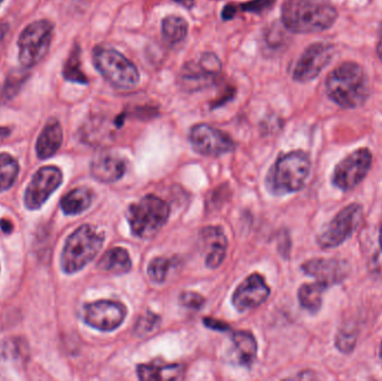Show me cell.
<instances>
[{"label":"cell","mask_w":382,"mask_h":381,"mask_svg":"<svg viewBox=\"0 0 382 381\" xmlns=\"http://www.w3.org/2000/svg\"><path fill=\"white\" fill-rule=\"evenodd\" d=\"M337 10L330 0H286L282 7V21L289 32L320 33L337 19Z\"/></svg>","instance_id":"cell-1"},{"label":"cell","mask_w":382,"mask_h":381,"mask_svg":"<svg viewBox=\"0 0 382 381\" xmlns=\"http://www.w3.org/2000/svg\"><path fill=\"white\" fill-rule=\"evenodd\" d=\"M326 91L332 101L342 108H358L369 95V80L359 64L343 63L326 78Z\"/></svg>","instance_id":"cell-2"},{"label":"cell","mask_w":382,"mask_h":381,"mask_svg":"<svg viewBox=\"0 0 382 381\" xmlns=\"http://www.w3.org/2000/svg\"><path fill=\"white\" fill-rule=\"evenodd\" d=\"M310 170L311 161L307 153L293 151L284 154L268 174V188L277 195L298 192L307 183Z\"/></svg>","instance_id":"cell-3"},{"label":"cell","mask_w":382,"mask_h":381,"mask_svg":"<svg viewBox=\"0 0 382 381\" xmlns=\"http://www.w3.org/2000/svg\"><path fill=\"white\" fill-rule=\"evenodd\" d=\"M104 243V236L93 226L83 225L67 238L60 264L67 274L76 273L93 261Z\"/></svg>","instance_id":"cell-4"},{"label":"cell","mask_w":382,"mask_h":381,"mask_svg":"<svg viewBox=\"0 0 382 381\" xmlns=\"http://www.w3.org/2000/svg\"><path fill=\"white\" fill-rule=\"evenodd\" d=\"M92 58L95 69L112 86L129 90L138 85L140 74L136 65L115 48L97 46Z\"/></svg>","instance_id":"cell-5"},{"label":"cell","mask_w":382,"mask_h":381,"mask_svg":"<svg viewBox=\"0 0 382 381\" xmlns=\"http://www.w3.org/2000/svg\"><path fill=\"white\" fill-rule=\"evenodd\" d=\"M170 215L166 201L157 196L147 195L131 205L128 220L133 235L139 238H152L163 229Z\"/></svg>","instance_id":"cell-6"},{"label":"cell","mask_w":382,"mask_h":381,"mask_svg":"<svg viewBox=\"0 0 382 381\" xmlns=\"http://www.w3.org/2000/svg\"><path fill=\"white\" fill-rule=\"evenodd\" d=\"M54 25L46 19L34 21L21 32L19 42V62L25 69L40 64L51 47Z\"/></svg>","instance_id":"cell-7"},{"label":"cell","mask_w":382,"mask_h":381,"mask_svg":"<svg viewBox=\"0 0 382 381\" xmlns=\"http://www.w3.org/2000/svg\"><path fill=\"white\" fill-rule=\"evenodd\" d=\"M363 218L361 205L351 204L335 215L328 227L318 238V243L322 249L340 246L358 229Z\"/></svg>","instance_id":"cell-8"},{"label":"cell","mask_w":382,"mask_h":381,"mask_svg":"<svg viewBox=\"0 0 382 381\" xmlns=\"http://www.w3.org/2000/svg\"><path fill=\"white\" fill-rule=\"evenodd\" d=\"M222 72V62L217 55L205 53L197 60L187 63L180 71L179 83L184 90L198 91L214 84Z\"/></svg>","instance_id":"cell-9"},{"label":"cell","mask_w":382,"mask_h":381,"mask_svg":"<svg viewBox=\"0 0 382 381\" xmlns=\"http://www.w3.org/2000/svg\"><path fill=\"white\" fill-rule=\"evenodd\" d=\"M372 165V154L366 148L355 151L335 167L332 177L334 186L348 192L363 181Z\"/></svg>","instance_id":"cell-10"},{"label":"cell","mask_w":382,"mask_h":381,"mask_svg":"<svg viewBox=\"0 0 382 381\" xmlns=\"http://www.w3.org/2000/svg\"><path fill=\"white\" fill-rule=\"evenodd\" d=\"M189 139L193 150L202 156H222L235 149V142L227 133L205 124L193 126Z\"/></svg>","instance_id":"cell-11"},{"label":"cell","mask_w":382,"mask_h":381,"mask_svg":"<svg viewBox=\"0 0 382 381\" xmlns=\"http://www.w3.org/2000/svg\"><path fill=\"white\" fill-rule=\"evenodd\" d=\"M127 308L117 301L102 300L84 306L85 323L101 331L115 330L127 316Z\"/></svg>","instance_id":"cell-12"},{"label":"cell","mask_w":382,"mask_h":381,"mask_svg":"<svg viewBox=\"0 0 382 381\" xmlns=\"http://www.w3.org/2000/svg\"><path fill=\"white\" fill-rule=\"evenodd\" d=\"M63 181L62 172L58 167H44L35 174L25 192V205L28 209H40L51 194Z\"/></svg>","instance_id":"cell-13"},{"label":"cell","mask_w":382,"mask_h":381,"mask_svg":"<svg viewBox=\"0 0 382 381\" xmlns=\"http://www.w3.org/2000/svg\"><path fill=\"white\" fill-rule=\"evenodd\" d=\"M334 47L328 43H315L304 51L295 65L293 78L295 81H312L333 58Z\"/></svg>","instance_id":"cell-14"},{"label":"cell","mask_w":382,"mask_h":381,"mask_svg":"<svg viewBox=\"0 0 382 381\" xmlns=\"http://www.w3.org/2000/svg\"><path fill=\"white\" fill-rule=\"evenodd\" d=\"M302 270L329 288L346 279L349 266L346 261L337 258H313L302 265Z\"/></svg>","instance_id":"cell-15"},{"label":"cell","mask_w":382,"mask_h":381,"mask_svg":"<svg viewBox=\"0 0 382 381\" xmlns=\"http://www.w3.org/2000/svg\"><path fill=\"white\" fill-rule=\"evenodd\" d=\"M271 295V290L261 274H252L236 288L232 295V304L239 312L255 309L264 303Z\"/></svg>","instance_id":"cell-16"},{"label":"cell","mask_w":382,"mask_h":381,"mask_svg":"<svg viewBox=\"0 0 382 381\" xmlns=\"http://www.w3.org/2000/svg\"><path fill=\"white\" fill-rule=\"evenodd\" d=\"M127 169V165L121 157L115 153H103L97 157L91 165V172L97 181L111 183L118 181Z\"/></svg>","instance_id":"cell-17"},{"label":"cell","mask_w":382,"mask_h":381,"mask_svg":"<svg viewBox=\"0 0 382 381\" xmlns=\"http://www.w3.org/2000/svg\"><path fill=\"white\" fill-rule=\"evenodd\" d=\"M202 238L207 249L206 265L216 268L222 264L227 252V238L223 229L217 226H209L202 229Z\"/></svg>","instance_id":"cell-18"},{"label":"cell","mask_w":382,"mask_h":381,"mask_svg":"<svg viewBox=\"0 0 382 381\" xmlns=\"http://www.w3.org/2000/svg\"><path fill=\"white\" fill-rule=\"evenodd\" d=\"M63 142V130L56 119L51 120L44 126L37 139L36 153L40 159H49L58 152Z\"/></svg>","instance_id":"cell-19"},{"label":"cell","mask_w":382,"mask_h":381,"mask_svg":"<svg viewBox=\"0 0 382 381\" xmlns=\"http://www.w3.org/2000/svg\"><path fill=\"white\" fill-rule=\"evenodd\" d=\"M141 380H180L184 377V367L180 363H147L136 368Z\"/></svg>","instance_id":"cell-20"},{"label":"cell","mask_w":382,"mask_h":381,"mask_svg":"<svg viewBox=\"0 0 382 381\" xmlns=\"http://www.w3.org/2000/svg\"><path fill=\"white\" fill-rule=\"evenodd\" d=\"M99 270L113 274H126L131 270L129 253L122 247L108 249L97 264Z\"/></svg>","instance_id":"cell-21"},{"label":"cell","mask_w":382,"mask_h":381,"mask_svg":"<svg viewBox=\"0 0 382 381\" xmlns=\"http://www.w3.org/2000/svg\"><path fill=\"white\" fill-rule=\"evenodd\" d=\"M93 201V192L88 188H76L64 196L60 207L67 215H77L88 209Z\"/></svg>","instance_id":"cell-22"},{"label":"cell","mask_w":382,"mask_h":381,"mask_svg":"<svg viewBox=\"0 0 382 381\" xmlns=\"http://www.w3.org/2000/svg\"><path fill=\"white\" fill-rule=\"evenodd\" d=\"M326 286L321 283L314 282L303 284L298 290V301L302 308L311 313H316L321 309Z\"/></svg>","instance_id":"cell-23"},{"label":"cell","mask_w":382,"mask_h":381,"mask_svg":"<svg viewBox=\"0 0 382 381\" xmlns=\"http://www.w3.org/2000/svg\"><path fill=\"white\" fill-rule=\"evenodd\" d=\"M188 28L186 19L179 16H168L163 21L161 33L169 44L176 45L186 39Z\"/></svg>","instance_id":"cell-24"},{"label":"cell","mask_w":382,"mask_h":381,"mask_svg":"<svg viewBox=\"0 0 382 381\" xmlns=\"http://www.w3.org/2000/svg\"><path fill=\"white\" fill-rule=\"evenodd\" d=\"M232 341L237 350L239 362L244 366H250L255 360L257 343L253 334L246 331H238L232 336Z\"/></svg>","instance_id":"cell-25"},{"label":"cell","mask_w":382,"mask_h":381,"mask_svg":"<svg viewBox=\"0 0 382 381\" xmlns=\"http://www.w3.org/2000/svg\"><path fill=\"white\" fill-rule=\"evenodd\" d=\"M63 76L67 81L72 82V83L82 85L88 84V78L82 71L81 48L79 45L74 46L69 53V58L64 64Z\"/></svg>","instance_id":"cell-26"},{"label":"cell","mask_w":382,"mask_h":381,"mask_svg":"<svg viewBox=\"0 0 382 381\" xmlns=\"http://www.w3.org/2000/svg\"><path fill=\"white\" fill-rule=\"evenodd\" d=\"M19 162L8 153H0V192H6L19 176Z\"/></svg>","instance_id":"cell-27"},{"label":"cell","mask_w":382,"mask_h":381,"mask_svg":"<svg viewBox=\"0 0 382 381\" xmlns=\"http://www.w3.org/2000/svg\"><path fill=\"white\" fill-rule=\"evenodd\" d=\"M172 259L167 257H156L150 262L147 267V274L154 283H163L166 281L169 270L172 267Z\"/></svg>","instance_id":"cell-28"},{"label":"cell","mask_w":382,"mask_h":381,"mask_svg":"<svg viewBox=\"0 0 382 381\" xmlns=\"http://www.w3.org/2000/svg\"><path fill=\"white\" fill-rule=\"evenodd\" d=\"M28 74L23 71H14L7 76L6 82L3 85V95L6 100H12L19 93L21 86L27 81Z\"/></svg>","instance_id":"cell-29"},{"label":"cell","mask_w":382,"mask_h":381,"mask_svg":"<svg viewBox=\"0 0 382 381\" xmlns=\"http://www.w3.org/2000/svg\"><path fill=\"white\" fill-rule=\"evenodd\" d=\"M159 323L160 318L158 315L147 312L139 319L136 327H134V332L140 336H145V334H150L151 331H154Z\"/></svg>","instance_id":"cell-30"},{"label":"cell","mask_w":382,"mask_h":381,"mask_svg":"<svg viewBox=\"0 0 382 381\" xmlns=\"http://www.w3.org/2000/svg\"><path fill=\"white\" fill-rule=\"evenodd\" d=\"M355 341H357V336L348 329H343L337 334V347L341 352L348 354L353 351Z\"/></svg>","instance_id":"cell-31"},{"label":"cell","mask_w":382,"mask_h":381,"mask_svg":"<svg viewBox=\"0 0 382 381\" xmlns=\"http://www.w3.org/2000/svg\"><path fill=\"white\" fill-rule=\"evenodd\" d=\"M276 0H252L250 3H241L237 8L241 12H253V14H262L265 10H268L274 6Z\"/></svg>","instance_id":"cell-32"},{"label":"cell","mask_w":382,"mask_h":381,"mask_svg":"<svg viewBox=\"0 0 382 381\" xmlns=\"http://www.w3.org/2000/svg\"><path fill=\"white\" fill-rule=\"evenodd\" d=\"M180 302L187 309L197 311V310L202 309L204 306L205 299L198 293H195V292H184L180 295Z\"/></svg>","instance_id":"cell-33"},{"label":"cell","mask_w":382,"mask_h":381,"mask_svg":"<svg viewBox=\"0 0 382 381\" xmlns=\"http://www.w3.org/2000/svg\"><path fill=\"white\" fill-rule=\"evenodd\" d=\"M369 267H370V270L372 272L376 277L382 279V249H380L378 252L373 254L372 257H371L370 263H369Z\"/></svg>","instance_id":"cell-34"},{"label":"cell","mask_w":382,"mask_h":381,"mask_svg":"<svg viewBox=\"0 0 382 381\" xmlns=\"http://www.w3.org/2000/svg\"><path fill=\"white\" fill-rule=\"evenodd\" d=\"M204 323H205L208 327L216 329V330L225 331L228 329V325H227V324L222 321H217V320L213 318H206L205 320H204Z\"/></svg>","instance_id":"cell-35"},{"label":"cell","mask_w":382,"mask_h":381,"mask_svg":"<svg viewBox=\"0 0 382 381\" xmlns=\"http://www.w3.org/2000/svg\"><path fill=\"white\" fill-rule=\"evenodd\" d=\"M8 25L6 23H0V43L3 42V38L6 36V34L8 33Z\"/></svg>","instance_id":"cell-36"},{"label":"cell","mask_w":382,"mask_h":381,"mask_svg":"<svg viewBox=\"0 0 382 381\" xmlns=\"http://www.w3.org/2000/svg\"><path fill=\"white\" fill-rule=\"evenodd\" d=\"M175 3H179L181 6L186 7L188 10L193 8V5H195V0H174Z\"/></svg>","instance_id":"cell-37"},{"label":"cell","mask_w":382,"mask_h":381,"mask_svg":"<svg viewBox=\"0 0 382 381\" xmlns=\"http://www.w3.org/2000/svg\"><path fill=\"white\" fill-rule=\"evenodd\" d=\"M0 226H1V229H3V231H6V233H10V231H12V225L10 220H1Z\"/></svg>","instance_id":"cell-38"},{"label":"cell","mask_w":382,"mask_h":381,"mask_svg":"<svg viewBox=\"0 0 382 381\" xmlns=\"http://www.w3.org/2000/svg\"><path fill=\"white\" fill-rule=\"evenodd\" d=\"M377 53L379 56L380 60H382V25L379 32V39H378V45H377Z\"/></svg>","instance_id":"cell-39"},{"label":"cell","mask_w":382,"mask_h":381,"mask_svg":"<svg viewBox=\"0 0 382 381\" xmlns=\"http://www.w3.org/2000/svg\"><path fill=\"white\" fill-rule=\"evenodd\" d=\"M5 100H6V97L3 95V86H0V104H1Z\"/></svg>","instance_id":"cell-40"},{"label":"cell","mask_w":382,"mask_h":381,"mask_svg":"<svg viewBox=\"0 0 382 381\" xmlns=\"http://www.w3.org/2000/svg\"><path fill=\"white\" fill-rule=\"evenodd\" d=\"M379 243H380V249H382V227L381 229H380Z\"/></svg>","instance_id":"cell-41"},{"label":"cell","mask_w":382,"mask_h":381,"mask_svg":"<svg viewBox=\"0 0 382 381\" xmlns=\"http://www.w3.org/2000/svg\"><path fill=\"white\" fill-rule=\"evenodd\" d=\"M6 133H7V129H1V128H0V135H6Z\"/></svg>","instance_id":"cell-42"},{"label":"cell","mask_w":382,"mask_h":381,"mask_svg":"<svg viewBox=\"0 0 382 381\" xmlns=\"http://www.w3.org/2000/svg\"><path fill=\"white\" fill-rule=\"evenodd\" d=\"M380 358H381L382 359V343H381V347H380Z\"/></svg>","instance_id":"cell-43"},{"label":"cell","mask_w":382,"mask_h":381,"mask_svg":"<svg viewBox=\"0 0 382 381\" xmlns=\"http://www.w3.org/2000/svg\"><path fill=\"white\" fill-rule=\"evenodd\" d=\"M3 0H0V5H1V3H3Z\"/></svg>","instance_id":"cell-44"}]
</instances>
